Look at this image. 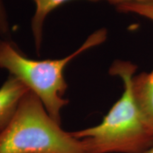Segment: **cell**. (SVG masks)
Returning a JSON list of instances; mask_svg holds the SVG:
<instances>
[{"label": "cell", "instance_id": "52a82bcc", "mask_svg": "<svg viewBox=\"0 0 153 153\" xmlns=\"http://www.w3.org/2000/svg\"><path fill=\"white\" fill-rule=\"evenodd\" d=\"M116 9L120 12L136 14L153 22V1L125 4L116 7Z\"/></svg>", "mask_w": 153, "mask_h": 153}, {"label": "cell", "instance_id": "3957f363", "mask_svg": "<svg viewBox=\"0 0 153 153\" xmlns=\"http://www.w3.org/2000/svg\"><path fill=\"white\" fill-rule=\"evenodd\" d=\"M0 153L87 152L82 141L64 131L29 90L11 121L0 131Z\"/></svg>", "mask_w": 153, "mask_h": 153}, {"label": "cell", "instance_id": "8992f818", "mask_svg": "<svg viewBox=\"0 0 153 153\" xmlns=\"http://www.w3.org/2000/svg\"><path fill=\"white\" fill-rule=\"evenodd\" d=\"M36 5V11L31 20V30L37 51L41 49L43 41V26L45 19L50 13L63 4L71 0H32ZM97 2L101 0H87Z\"/></svg>", "mask_w": 153, "mask_h": 153}, {"label": "cell", "instance_id": "5b68a950", "mask_svg": "<svg viewBox=\"0 0 153 153\" xmlns=\"http://www.w3.org/2000/svg\"><path fill=\"white\" fill-rule=\"evenodd\" d=\"M131 90L140 114L153 132V69L149 72L134 74Z\"/></svg>", "mask_w": 153, "mask_h": 153}, {"label": "cell", "instance_id": "277c9868", "mask_svg": "<svg viewBox=\"0 0 153 153\" xmlns=\"http://www.w3.org/2000/svg\"><path fill=\"white\" fill-rule=\"evenodd\" d=\"M28 91L24 83L11 74L0 87V131L11 121L23 97Z\"/></svg>", "mask_w": 153, "mask_h": 153}, {"label": "cell", "instance_id": "9c48e42d", "mask_svg": "<svg viewBox=\"0 0 153 153\" xmlns=\"http://www.w3.org/2000/svg\"><path fill=\"white\" fill-rule=\"evenodd\" d=\"M108 1V3L114 4L116 7L121 4H125L129 3H142V2H148V1H152L153 0H105Z\"/></svg>", "mask_w": 153, "mask_h": 153}, {"label": "cell", "instance_id": "ba28073f", "mask_svg": "<svg viewBox=\"0 0 153 153\" xmlns=\"http://www.w3.org/2000/svg\"><path fill=\"white\" fill-rule=\"evenodd\" d=\"M11 33L8 14L4 2V0H0V35L5 40H8Z\"/></svg>", "mask_w": 153, "mask_h": 153}, {"label": "cell", "instance_id": "7a4b0ae2", "mask_svg": "<svg viewBox=\"0 0 153 153\" xmlns=\"http://www.w3.org/2000/svg\"><path fill=\"white\" fill-rule=\"evenodd\" d=\"M104 28L91 34L76 51L57 60H36L26 57L9 40L0 41V68L20 80L39 98L50 116L61 124V112L69 103L63 98L68 85L64 77L67 65L91 48L106 39Z\"/></svg>", "mask_w": 153, "mask_h": 153}, {"label": "cell", "instance_id": "6da1fadb", "mask_svg": "<svg viewBox=\"0 0 153 153\" xmlns=\"http://www.w3.org/2000/svg\"><path fill=\"white\" fill-rule=\"evenodd\" d=\"M136 70L130 61L114 62L109 73L123 82L120 98L98 125L71 132L87 153H142L153 145V132L140 114L132 94L131 79Z\"/></svg>", "mask_w": 153, "mask_h": 153}, {"label": "cell", "instance_id": "30bf717a", "mask_svg": "<svg viewBox=\"0 0 153 153\" xmlns=\"http://www.w3.org/2000/svg\"><path fill=\"white\" fill-rule=\"evenodd\" d=\"M142 153H153V145L152 147H150V148L148 149V150L144 151V152Z\"/></svg>", "mask_w": 153, "mask_h": 153}]
</instances>
